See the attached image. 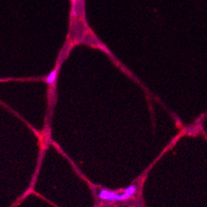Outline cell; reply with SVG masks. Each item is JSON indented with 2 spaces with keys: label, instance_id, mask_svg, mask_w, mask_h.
<instances>
[{
  "label": "cell",
  "instance_id": "7a4b0ae2",
  "mask_svg": "<svg viewBox=\"0 0 207 207\" xmlns=\"http://www.w3.org/2000/svg\"><path fill=\"white\" fill-rule=\"evenodd\" d=\"M57 73H58V69H55L54 70H52L50 74L46 76V78L45 80V82L47 84H50V85L53 84L56 81L57 78Z\"/></svg>",
  "mask_w": 207,
  "mask_h": 207
},
{
  "label": "cell",
  "instance_id": "6da1fadb",
  "mask_svg": "<svg viewBox=\"0 0 207 207\" xmlns=\"http://www.w3.org/2000/svg\"><path fill=\"white\" fill-rule=\"evenodd\" d=\"M146 174L141 175L126 188L117 190L104 187L93 186L94 196L93 207H146L142 197V186Z\"/></svg>",
  "mask_w": 207,
  "mask_h": 207
}]
</instances>
